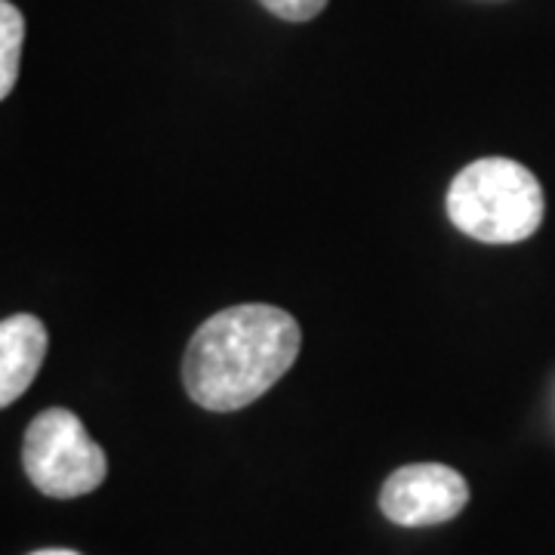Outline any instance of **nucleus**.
Instances as JSON below:
<instances>
[{
    "mask_svg": "<svg viewBox=\"0 0 555 555\" xmlns=\"http://www.w3.org/2000/svg\"><path fill=\"white\" fill-rule=\"evenodd\" d=\"M297 318L278 306L244 302L207 318L182 358V383L204 411H241L262 398L299 358Z\"/></svg>",
    "mask_w": 555,
    "mask_h": 555,
    "instance_id": "1",
    "label": "nucleus"
},
{
    "mask_svg": "<svg viewBox=\"0 0 555 555\" xmlns=\"http://www.w3.org/2000/svg\"><path fill=\"white\" fill-rule=\"evenodd\" d=\"M543 189L513 158H481L463 167L448 189V217L469 238L485 244H516L543 222Z\"/></svg>",
    "mask_w": 555,
    "mask_h": 555,
    "instance_id": "2",
    "label": "nucleus"
},
{
    "mask_svg": "<svg viewBox=\"0 0 555 555\" xmlns=\"http://www.w3.org/2000/svg\"><path fill=\"white\" fill-rule=\"evenodd\" d=\"M22 466L40 494L56 500L96 491L108 473L105 451L65 408H50L31 420L22 444Z\"/></svg>",
    "mask_w": 555,
    "mask_h": 555,
    "instance_id": "3",
    "label": "nucleus"
},
{
    "mask_svg": "<svg viewBox=\"0 0 555 555\" xmlns=\"http://www.w3.org/2000/svg\"><path fill=\"white\" fill-rule=\"evenodd\" d=\"M469 503V485L451 466L414 463L386 478L379 509L401 528H429L451 521Z\"/></svg>",
    "mask_w": 555,
    "mask_h": 555,
    "instance_id": "4",
    "label": "nucleus"
},
{
    "mask_svg": "<svg viewBox=\"0 0 555 555\" xmlns=\"http://www.w3.org/2000/svg\"><path fill=\"white\" fill-rule=\"evenodd\" d=\"M47 327L35 315H10L0 321V408L13 404L35 383L47 358Z\"/></svg>",
    "mask_w": 555,
    "mask_h": 555,
    "instance_id": "5",
    "label": "nucleus"
},
{
    "mask_svg": "<svg viewBox=\"0 0 555 555\" xmlns=\"http://www.w3.org/2000/svg\"><path fill=\"white\" fill-rule=\"evenodd\" d=\"M22 43H25V20L10 0H0V100H7L20 80Z\"/></svg>",
    "mask_w": 555,
    "mask_h": 555,
    "instance_id": "6",
    "label": "nucleus"
},
{
    "mask_svg": "<svg viewBox=\"0 0 555 555\" xmlns=\"http://www.w3.org/2000/svg\"><path fill=\"white\" fill-rule=\"evenodd\" d=\"M272 16L284 22H309L327 7V0H259Z\"/></svg>",
    "mask_w": 555,
    "mask_h": 555,
    "instance_id": "7",
    "label": "nucleus"
},
{
    "mask_svg": "<svg viewBox=\"0 0 555 555\" xmlns=\"http://www.w3.org/2000/svg\"><path fill=\"white\" fill-rule=\"evenodd\" d=\"M31 555H78V553H72V550H40V553H31Z\"/></svg>",
    "mask_w": 555,
    "mask_h": 555,
    "instance_id": "8",
    "label": "nucleus"
}]
</instances>
